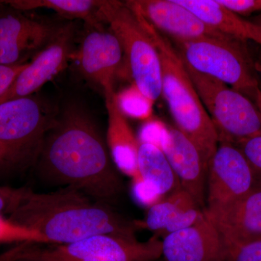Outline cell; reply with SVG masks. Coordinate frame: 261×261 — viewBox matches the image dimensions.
Wrapping results in <instances>:
<instances>
[{
	"label": "cell",
	"instance_id": "obj_1",
	"mask_svg": "<svg viewBox=\"0 0 261 261\" xmlns=\"http://www.w3.org/2000/svg\"><path fill=\"white\" fill-rule=\"evenodd\" d=\"M111 160L93 121L80 108L70 106L55 118L37 161L39 171L49 181L75 187L103 202L123 190Z\"/></svg>",
	"mask_w": 261,
	"mask_h": 261
},
{
	"label": "cell",
	"instance_id": "obj_2",
	"mask_svg": "<svg viewBox=\"0 0 261 261\" xmlns=\"http://www.w3.org/2000/svg\"><path fill=\"white\" fill-rule=\"evenodd\" d=\"M10 219L37 230L48 245L73 243L97 234L136 238L137 221H129L73 187L37 193L16 190Z\"/></svg>",
	"mask_w": 261,
	"mask_h": 261
},
{
	"label": "cell",
	"instance_id": "obj_3",
	"mask_svg": "<svg viewBox=\"0 0 261 261\" xmlns=\"http://www.w3.org/2000/svg\"><path fill=\"white\" fill-rule=\"evenodd\" d=\"M136 15L159 51L162 96L175 126L195 144L208 166L220 142L218 130L204 108L177 51L161 33L140 15Z\"/></svg>",
	"mask_w": 261,
	"mask_h": 261
},
{
	"label": "cell",
	"instance_id": "obj_4",
	"mask_svg": "<svg viewBox=\"0 0 261 261\" xmlns=\"http://www.w3.org/2000/svg\"><path fill=\"white\" fill-rule=\"evenodd\" d=\"M174 42L185 64L224 82L256 104L260 90L259 73L245 42L226 37Z\"/></svg>",
	"mask_w": 261,
	"mask_h": 261
},
{
	"label": "cell",
	"instance_id": "obj_5",
	"mask_svg": "<svg viewBox=\"0 0 261 261\" xmlns=\"http://www.w3.org/2000/svg\"><path fill=\"white\" fill-rule=\"evenodd\" d=\"M99 16L121 43L132 85L153 106L162 96L161 61L153 41L125 3L102 1Z\"/></svg>",
	"mask_w": 261,
	"mask_h": 261
},
{
	"label": "cell",
	"instance_id": "obj_6",
	"mask_svg": "<svg viewBox=\"0 0 261 261\" xmlns=\"http://www.w3.org/2000/svg\"><path fill=\"white\" fill-rule=\"evenodd\" d=\"M14 250L15 261H155L162 257V240L97 234L62 245L20 244Z\"/></svg>",
	"mask_w": 261,
	"mask_h": 261
},
{
	"label": "cell",
	"instance_id": "obj_7",
	"mask_svg": "<svg viewBox=\"0 0 261 261\" xmlns=\"http://www.w3.org/2000/svg\"><path fill=\"white\" fill-rule=\"evenodd\" d=\"M185 66L220 142L236 145L261 134V115L251 99L224 82Z\"/></svg>",
	"mask_w": 261,
	"mask_h": 261
},
{
	"label": "cell",
	"instance_id": "obj_8",
	"mask_svg": "<svg viewBox=\"0 0 261 261\" xmlns=\"http://www.w3.org/2000/svg\"><path fill=\"white\" fill-rule=\"evenodd\" d=\"M54 119L44 103L33 96L0 103V147L10 163L37 161Z\"/></svg>",
	"mask_w": 261,
	"mask_h": 261
},
{
	"label": "cell",
	"instance_id": "obj_9",
	"mask_svg": "<svg viewBox=\"0 0 261 261\" xmlns=\"http://www.w3.org/2000/svg\"><path fill=\"white\" fill-rule=\"evenodd\" d=\"M207 195L204 212L221 210L255 187L250 164L236 145L220 142L207 168Z\"/></svg>",
	"mask_w": 261,
	"mask_h": 261
},
{
	"label": "cell",
	"instance_id": "obj_10",
	"mask_svg": "<svg viewBox=\"0 0 261 261\" xmlns=\"http://www.w3.org/2000/svg\"><path fill=\"white\" fill-rule=\"evenodd\" d=\"M73 34L72 23L59 28L51 42L19 73L8 90L0 97V103L32 96L64 70L73 56Z\"/></svg>",
	"mask_w": 261,
	"mask_h": 261
},
{
	"label": "cell",
	"instance_id": "obj_11",
	"mask_svg": "<svg viewBox=\"0 0 261 261\" xmlns=\"http://www.w3.org/2000/svg\"><path fill=\"white\" fill-rule=\"evenodd\" d=\"M158 145L162 149L181 188L193 197L199 207H205L207 163L200 151L177 127L162 123Z\"/></svg>",
	"mask_w": 261,
	"mask_h": 261
},
{
	"label": "cell",
	"instance_id": "obj_12",
	"mask_svg": "<svg viewBox=\"0 0 261 261\" xmlns=\"http://www.w3.org/2000/svg\"><path fill=\"white\" fill-rule=\"evenodd\" d=\"M88 27L75 58L82 73L102 87L104 92L114 89L117 74L121 68L123 51L112 31L102 23Z\"/></svg>",
	"mask_w": 261,
	"mask_h": 261
},
{
	"label": "cell",
	"instance_id": "obj_13",
	"mask_svg": "<svg viewBox=\"0 0 261 261\" xmlns=\"http://www.w3.org/2000/svg\"><path fill=\"white\" fill-rule=\"evenodd\" d=\"M124 3L160 33L171 36L173 41L227 37L206 25L176 0H129Z\"/></svg>",
	"mask_w": 261,
	"mask_h": 261
},
{
	"label": "cell",
	"instance_id": "obj_14",
	"mask_svg": "<svg viewBox=\"0 0 261 261\" xmlns=\"http://www.w3.org/2000/svg\"><path fill=\"white\" fill-rule=\"evenodd\" d=\"M58 29L49 24L23 15L0 16V65H14L43 49L51 42Z\"/></svg>",
	"mask_w": 261,
	"mask_h": 261
},
{
	"label": "cell",
	"instance_id": "obj_15",
	"mask_svg": "<svg viewBox=\"0 0 261 261\" xmlns=\"http://www.w3.org/2000/svg\"><path fill=\"white\" fill-rule=\"evenodd\" d=\"M223 239L205 214L195 224L169 233L162 241L165 261H222Z\"/></svg>",
	"mask_w": 261,
	"mask_h": 261
},
{
	"label": "cell",
	"instance_id": "obj_16",
	"mask_svg": "<svg viewBox=\"0 0 261 261\" xmlns=\"http://www.w3.org/2000/svg\"><path fill=\"white\" fill-rule=\"evenodd\" d=\"M204 214L216 226L224 246L261 239V187L228 207Z\"/></svg>",
	"mask_w": 261,
	"mask_h": 261
},
{
	"label": "cell",
	"instance_id": "obj_17",
	"mask_svg": "<svg viewBox=\"0 0 261 261\" xmlns=\"http://www.w3.org/2000/svg\"><path fill=\"white\" fill-rule=\"evenodd\" d=\"M104 94L108 115L106 144L111 159L117 169L129 176L132 181L138 179L140 178L137 164L140 142L122 112L114 89Z\"/></svg>",
	"mask_w": 261,
	"mask_h": 261
},
{
	"label": "cell",
	"instance_id": "obj_18",
	"mask_svg": "<svg viewBox=\"0 0 261 261\" xmlns=\"http://www.w3.org/2000/svg\"><path fill=\"white\" fill-rule=\"evenodd\" d=\"M203 211L181 187L149 207L145 220L137 221L139 228H147L165 236L195 224ZM164 236V237H165Z\"/></svg>",
	"mask_w": 261,
	"mask_h": 261
},
{
	"label": "cell",
	"instance_id": "obj_19",
	"mask_svg": "<svg viewBox=\"0 0 261 261\" xmlns=\"http://www.w3.org/2000/svg\"><path fill=\"white\" fill-rule=\"evenodd\" d=\"M192 12L202 23L227 37L261 46V30L251 20H246L225 8L218 0H176Z\"/></svg>",
	"mask_w": 261,
	"mask_h": 261
},
{
	"label": "cell",
	"instance_id": "obj_20",
	"mask_svg": "<svg viewBox=\"0 0 261 261\" xmlns=\"http://www.w3.org/2000/svg\"><path fill=\"white\" fill-rule=\"evenodd\" d=\"M137 164L141 179L161 198H165L166 195L181 187L159 145L140 142Z\"/></svg>",
	"mask_w": 261,
	"mask_h": 261
},
{
	"label": "cell",
	"instance_id": "obj_21",
	"mask_svg": "<svg viewBox=\"0 0 261 261\" xmlns=\"http://www.w3.org/2000/svg\"><path fill=\"white\" fill-rule=\"evenodd\" d=\"M18 10H32L45 8L54 10L67 19H81L87 25L102 23L99 10L102 1L94 0H10L0 1Z\"/></svg>",
	"mask_w": 261,
	"mask_h": 261
},
{
	"label": "cell",
	"instance_id": "obj_22",
	"mask_svg": "<svg viewBox=\"0 0 261 261\" xmlns=\"http://www.w3.org/2000/svg\"><path fill=\"white\" fill-rule=\"evenodd\" d=\"M20 243L48 245L37 230L0 216V244Z\"/></svg>",
	"mask_w": 261,
	"mask_h": 261
},
{
	"label": "cell",
	"instance_id": "obj_23",
	"mask_svg": "<svg viewBox=\"0 0 261 261\" xmlns=\"http://www.w3.org/2000/svg\"><path fill=\"white\" fill-rule=\"evenodd\" d=\"M118 102L125 116L137 119H147L150 116L152 105L135 86L118 94Z\"/></svg>",
	"mask_w": 261,
	"mask_h": 261
},
{
	"label": "cell",
	"instance_id": "obj_24",
	"mask_svg": "<svg viewBox=\"0 0 261 261\" xmlns=\"http://www.w3.org/2000/svg\"><path fill=\"white\" fill-rule=\"evenodd\" d=\"M235 145L250 164L255 176V186L261 187V134L241 141Z\"/></svg>",
	"mask_w": 261,
	"mask_h": 261
},
{
	"label": "cell",
	"instance_id": "obj_25",
	"mask_svg": "<svg viewBox=\"0 0 261 261\" xmlns=\"http://www.w3.org/2000/svg\"><path fill=\"white\" fill-rule=\"evenodd\" d=\"M222 261H261V239L224 246Z\"/></svg>",
	"mask_w": 261,
	"mask_h": 261
},
{
	"label": "cell",
	"instance_id": "obj_26",
	"mask_svg": "<svg viewBox=\"0 0 261 261\" xmlns=\"http://www.w3.org/2000/svg\"><path fill=\"white\" fill-rule=\"evenodd\" d=\"M225 8L238 15H250L261 12V0H218Z\"/></svg>",
	"mask_w": 261,
	"mask_h": 261
},
{
	"label": "cell",
	"instance_id": "obj_27",
	"mask_svg": "<svg viewBox=\"0 0 261 261\" xmlns=\"http://www.w3.org/2000/svg\"><path fill=\"white\" fill-rule=\"evenodd\" d=\"M27 64L28 63L14 65H0V97L8 90Z\"/></svg>",
	"mask_w": 261,
	"mask_h": 261
},
{
	"label": "cell",
	"instance_id": "obj_28",
	"mask_svg": "<svg viewBox=\"0 0 261 261\" xmlns=\"http://www.w3.org/2000/svg\"><path fill=\"white\" fill-rule=\"evenodd\" d=\"M14 191L8 190H0V213L5 210H9L13 202Z\"/></svg>",
	"mask_w": 261,
	"mask_h": 261
},
{
	"label": "cell",
	"instance_id": "obj_29",
	"mask_svg": "<svg viewBox=\"0 0 261 261\" xmlns=\"http://www.w3.org/2000/svg\"><path fill=\"white\" fill-rule=\"evenodd\" d=\"M10 163L8 154L5 152L4 149L0 147V166H5Z\"/></svg>",
	"mask_w": 261,
	"mask_h": 261
},
{
	"label": "cell",
	"instance_id": "obj_30",
	"mask_svg": "<svg viewBox=\"0 0 261 261\" xmlns=\"http://www.w3.org/2000/svg\"><path fill=\"white\" fill-rule=\"evenodd\" d=\"M256 63V68L257 70V72H258L259 75L261 76V62H255ZM256 106L257 109H258L259 112H260L261 115V84H260V93H259L258 97H257V102H256Z\"/></svg>",
	"mask_w": 261,
	"mask_h": 261
},
{
	"label": "cell",
	"instance_id": "obj_31",
	"mask_svg": "<svg viewBox=\"0 0 261 261\" xmlns=\"http://www.w3.org/2000/svg\"><path fill=\"white\" fill-rule=\"evenodd\" d=\"M251 20L252 22H253L254 23H255L256 25H258L259 28H260L261 30V15L255 17V18H253L252 20Z\"/></svg>",
	"mask_w": 261,
	"mask_h": 261
}]
</instances>
